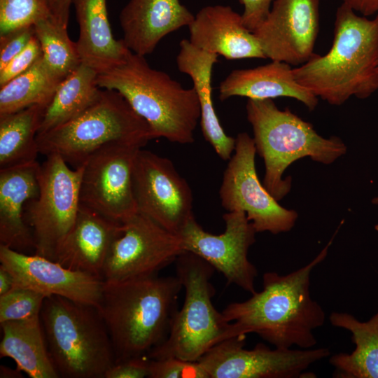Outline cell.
I'll use <instances>...</instances> for the list:
<instances>
[{"mask_svg": "<svg viewBox=\"0 0 378 378\" xmlns=\"http://www.w3.org/2000/svg\"><path fill=\"white\" fill-rule=\"evenodd\" d=\"M332 239L305 266L285 275L265 272L262 290L245 301L228 304L222 312L229 323L221 342L256 333L276 348L314 347L317 340L313 330L323 325L326 314L311 298L310 276L326 258Z\"/></svg>", "mask_w": 378, "mask_h": 378, "instance_id": "1", "label": "cell"}, {"mask_svg": "<svg viewBox=\"0 0 378 378\" xmlns=\"http://www.w3.org/2000/svg\"><path fill=\"white\" fill-rule=\"evenodd\" d=\"M293 74L300 85L331 105H342L352 96L369 97L378 90V14L368 19L342 3L329 51L314 53Z\"/></svg>", "mask_w": 378, "mask_h": 378, "instance_id": "2", "label": "cell"}, {"mask_svg": "<svg viewBox=\"0 0 378 378\" xmlns=\"http://www.w3.org/2000/svg\"><path fill=\"white\" fill-rule=\"evenodd\" d=\"M182 287L176 275L104 280L97 309L110 335L115 361L148 356L164 341Z\"/></svg>", "mask_w": 378, "mask_h": 378, "instance_id": "3", "label": "cell"}, {"mask_svg": "<svg viewBox=\"0 0 378 378\" xmlns=\"http://www.w3.org/2000/svg\"><path fill=\"white\" fill-rule=\"evenodd\" d=\"M144 57L130 50L121 62L97 74V85L119 92L147 122L155 139L192 144L201 114L194 88H184L167 73L153 69Z\"/></svg>", "mask_w": 378, "mask_h": 378, "instance_id": "4", "label": "cell"}, {"mask_svg": "<svg viewBox=\"0 0 378 378\" xmlns=\"http://www.w3.org/2000/svg\"><path fill=\"white\" fill-rule=\"evenodd\" d=\"M246 109L256 152L265 162L263 185L277 201L290 190L291 178L283 179V174L293 162L309 157L330 164L346 152L342 139L321 136L310 123L288 108L279 109L272 99H248Z\"/></svg>", "mask_w": 378, "mask_h": 378, "instance_id": "5", "label": "cell"}, {"mask_svg": "<svg viewBox=\"0 0 378 378\" xmlns=\"http://www.w3.org/2000/svg\"><path fill=\"white\" fill-rule=\"evenodd\" d=\"M40 318L59 377L104 378L115 362V355L96 307L49 296L43 302Z\"/></svg>", "mask_w": 378, "mask_h": 378, "instance_id": "6", "label": "cell"}, {"mask_svg": "<svg viewBox=\"0 0 378 378\" xmlns=\"http://www.w3.org/2000/svg\"><path fill=\"white\" fill-rule=\"evenodd\" d=\"M153 139L147 122L119 92L106 89L81 115L36 136L39 153L57 155L74 168L108 144L124 143L143 148Z\"/></svg>", "mask_w": 378, "mask_h": 378, "instance_id": "7", "label": "cell"}, {"mask_svg": "<svg viewBox=\"0 0 378 378\" xmlns=\"http://www.w3.org/2000/svg\"><path fill=\"white\" fill-rule=\"evenodd\" d=\"M175 262L176 276L185 289L184 303L175 313L167 338L148 357H173L194 362L221 342L229 323L212 303L215 289L210 280L215 269L186 251Z\"/></svg>", "mask_w": 378, "mask_h": 378, "instance_id": "8", "label": "cell"}, {"mask_svg": "<svg viewBox=\"0 0 378 378\" xmlns=\"http://www.w3.org/2000/svg\"><path fill=\"white\" fill-rule=\"evenodd\" d=\"M83 164L71 169L59 155L46 156L38 172L39 195L25 204V222L32 232L34 254L53 260L74 226L80 208Z\"/></svg>", "mask_w": 378, "mask_h": 378, "instance_id": "9", "label": "cell"}, {"mask_svg": "<svg viewBox=\"0 0 378 378\" xmlns=\"http://www.w3.org/2000/svg\"><path fill=\"white\" fill-rule=\"evenodd\" d=\"M235 139L234 153L228 160L219 191L222 206L227 211H244L256 232L277 234L290 231L298 215L281 206L260 183L253 138L241 132Z\"/></svg>", "mask_w": 378, "mask_h": 378, "instance_id": "10", "label": "cell"}, {"mask_svg": "<svg viewBox=\"0 0 378 378\" xmlns=\"http://www.w3.org/2000/svg\"><path fill=\"white\" fill-rule=\"evenodd\" d=\"M246 337L217 343L197 361L207 378H298L313 363L330 355L328 348L272 349L263 343L244 348Z\"/></svg>", "mask_w": 378, "mask_h": 378, "instance_id": "11", "label": "cell"}, {"mask_svg": "<svg viewBox=\"0 0 378 378\" xmlns=\"http://www.w3.org/2000/svg\"><path fill=\"white\" fill-rule=\"evenodd\" d=\"M142 147L108 144L85 161L80 187V204L120 223L137 213L132 188V170Z\"/></svg>", "mask_w": 378, "mask_h": 378, "instance_id": "12", "label": "cell"}, {"mask_svg": "<svg viewBox=\"0 0 378 378\" xmlns=\"http://www.w3.org/2000/svg\"><path fill=\"white\" fill-rule=\"evenodd\" d=\"M137 212L166 230L178 234L192 218V194L172 162L141 148L132 170Z\"/></svg>", "mask_w": 378, "mask_h": 378, "instance_id": "13", "label": "cell"}, {"mask_svg": "<svg viewBox=\"0 0 378 378\" xmlns=\"http://www.w3.org/2000/svg\"><path fill=\"white\" fill-rule=\"evenodd\" d=\"M183 251L178 234L137 212L122 223L106 260L102 279L117 281L157 275Z\"/></svg>", "mask_w": 378, "mask_h": 378, "instance_id": "14", "label": "cell"}, {"mask_svg": "<svg viewBox=\"0 0 378 378\" xmlns=\"http://www.w3.org/2000/svg\"><path fill=\"white\" fill-rule=\"evenodd\" d=\"M223 218L224 232L214 234L205 231L194 216L190 218L178 234L183 250L206 261L230 284L253 294L256 291L254 282L258 271L249 261L248 252L257 232L244 211H227Z\"/></svg>", "mask_w": 378, "mask_h": 378, "instance_id": "15", "label": "cell"}, {"mask_svg": "<svg viewBox=\"0 0 378 378\" xmlns=\"http://www.w3.org/2000/svg\"><path fill=\"white\" fill-rule=\"evenodd\" d=\"M319 16V0H274L253 32L266 58L299 66L315 53Z\"/></svg>", "mask_w": 378, "mask_h": 378, "instance_id": "16", "label": "cell"}, {"mask_svg": "<svg viewBox=\"0 0 378 378\" xmlns=\"http://www.w3.org/2000/svg\"><path fill=\"white\" fill-rule=\"evenodd\" d=\"M0 262L13 278L14 287L57 295L97 307L104 280L91 274L73 270L51 259L29 255L0 245Z\"/></svg>", "mask_w": 378, "mask_h": 378, "instance_id": "17", "label": "cell"}, {"mask_svg": "<svg viewBox=\"0 0 378 378\" xmlns=\"http://www.w3.org/2000/svg\"><path fill=\"white\" fill-rule=\"evenodd\" d=\"M122 227V223L80 204L75 223L57 247L52 260L102 279L108 254Z\"/></svg>", "mask_w": 378, "mask_h": 378, "instance_id": "18", "label": "cell"}, {"mask_svg": "<svg viewBox=\"0 0 378 378\" xmlns=\"http://www.w3.org/2000/svg\"><path fill=\"white\" fill-rule=\"evenodd\" d=\"M190 42L226 59H266L253 34L244 24L241 14L230 6H207L200 9L188 26Z\"/></svg>", "mask_w": 378, "mask_h": 378, "instance_id": "19", "label": "cell"}, {"mask_svg": "<svg viewBox=\"0 0 378 378\" xmlns=\"http://www.w3.org/2000/svg\"><path fill=\"white\" fill-rule=\"evenodd\" d=\"M195 15L179 0H130L120 13L123 41L145 56L169 34L189 26Z\"/></svg>", "mask_w": 378, "mask_h": 378, "instance_id": "20", "label": "cell"}, {"mask_svg": "<svg viewBox=\"0 0 378 378\" xmlns=\"http://www.w3.org/2000/svg\"><path fill=\"white\" fill-rule=\"evenodd\" d=\"M40 165L35 161L0 169V245L22 253L35 248L24 211L39 195Z\"/></svg>", "mask_w": 378, "mask_h": 378, "instance_id": "21", "label": "cell"}, {"mask_svg": "<svg viewBox=\"0 0 378 378\" xmlns=\"http://www.w3.org/2000/svg\"><path fill=\"white\" fill-rule=\"evenodd\" d=\"M234 96L259 100L287 97L302 102L310 111L318 104V97L295 80L290 65L276 60L232 71L220 83L219 99L224 101Z\"/></svg>", "mask_w": 378, "mask_h": 378, "instance_id": "22", "label": "cell"}, {"mask_svg": "<svg viewBox=\"0 0 378 378\" xmlns=\"http://www.w3.org/2000/svg\"><path fill=\"white\" fill-rule=\"evenodd\" d=\"M179 46L176 65L179 71L192 79L200 106V122L203 136L218 155L228 161L234 151L236 139L225 132L212 99V71L218 55L196 48L188 39L181 40Z\"/></svg>", "mask_w": 378, "mask_h": 378, "instance_id": "23", "label": "cell"}, {"mask_svg": "<svg viewBox=\"0 0 378 378\" xmlns=\"http://www.w3.org/2000/svg\"><path fill=\"white\" fill-rule=\"evenodd\" d=\"M79 36L76 42L81 63L97 74L121 62L130 49L111 31L106 0H72Z\"/></svg>", "mask_w": 378, "mask_h": 378, "instance_id": "24", "label": "cell"}, {"mask_svg": "<svg viewBox=\"0 0 378 378\" xmlns=\"http://www.w3.org/2000/svg\"><path fill=\"white\" fill-rule=\"evenodd\" d=\"M1 327V358H12L29 377H59L48 349L40 316L4 322Z\"/></svg>", "mask_w": 378, "mask_h": 378, "instance_id": "25", "label": "cell"}, {"mask_svg": "<svg viewBox=\"0 0 378 378\" xmlns=\"http://www.w3.org/2000/svg\"><path fill=\"white\" fill-rule=\"evenodd\" d=\"M329 320L333 326L349 330L356 345L351 354L339 353L330 358L335 368L333 377L378 378V312L367 322L344 312H332Z\"/></svg>", "mask_w": 378, "mask_h": 378, "instance_id": "26", "label": "cell"}, {"mask_svg": "<svg viewBox=\"0 0 378 378\" xmlns=\"http://www.w3.org/2000/svg\"><path fill=\"white\" fill-rule=\"evenodd\" d=\"M97 72L81 63L58 85L45 108L38 134L45 133L81 115L100 98Z\"/></svg>", "mask_w": 378, "mask_h": 378, "instance_id": "27", "label": "cell"}, {"mask_svg": "<svg viewBox=\"0 0 378 378\" xmlns=\"http://www.w3.org/2000/svg\"><path fill=\"white\" fill-rule=\"evenodd\" d=\"M45 108L36 104L0 115V169L37 161L36 136Z\"/></svg>", "mask_w": 378, "mask_h": 378, "instance_id": "28", "label": "cell"}, {"mask_svg": "<svg viewBox=\"0 0 378 378\" xmlns=\"http://www.w3.org/2000/svg\"><path fill=\"white\" fill-rule=\"evenodd\" d=\"M60 82L41 56L26 71L0 86V115L36 104L46 107Z\"/></svg>", "mask_w": 378, "mask_h": 378, "instance_id": "29", "label": "cell"}, {"mask_svg": "<svg viewBox=\"0 0 378 378\" xmlns=\"http://www.w3.org/2000/svg\"><path fill=\"white\" fill-rule=\"evenodd\" d=\"M34 27L46 65L62 81L81 64L76 42L69 38L67 27L53 18L42 20Z\"/></svg>", "mask_w": 378, "mask_h": 378, "instance_id": "30", "label": "cell"}, {"mask_svg": "<svg viewBox=\"0 0 378 378\" xmlns=\"http://www.w3.org/2000/svg\"><path fill=\"white\" fill-rule=\"evenodd\" d=\"M53 18L43 0H0V36Z\"/></svg>", "mask_w": 378, "mask_h": 378, "instance_id": "31", "label": "cell"}, {"mask_svg": "<svg viewBox=\"0 0 378 378\" xmlns=\"http://www.w3.org/2000/svg\"><path fill=\"white\" fill-rule=\"evenodd\" d=\"M46 298L31 289L13 288L0 295V323L39 317Z\"/></svg>", "mask_w": 378, "mask_h": 378, "instance_id": "32", "label": "cell"}, {"mask_svg": "<svg viewBox=\"0 0 378 378\" xmlns=\"http://www.w3.org/2000/svg\"><path fill=\"white\" fill-rule=\"evenodd\" d=\"M148 368L150 378H207L197 361L173 357L149 358Z\"/></svg>", "mask_w": 378, "mask_h": 378, "instance_id": "33", "label": "cell"}, {"mask_svg": "<svg viewBox=\"0 0 378 378\" xmlns=\"http://www.w3.org/2000/svg\"><path fill=\"white\" fill-rule=\"evenodd\" d=\"M41 56V44L34 35L24 49L0 70V86L26 71Z\"/></svg>", "mask_w": 378, "mask_h": 378, "instance_id": "34", "label": "cell"}, {"mask_svg": "<svg viewBox=\"0 0 378 378\" xmlns=\"http://www.w3.org/2000/svg\"><path fill=\"white\" fill-rule=\"evenodd\" d=\"M34 35V27L31 25L0 36V70L24 49Z\"/></svg>", "mask_w": 378, "mask_h": 378, "instance_id": "35", "label": "cell"}, {"mask_svg": "<svg viewBox=\"0 0 378 378\" xmlns=\"http://www.w3.org/2000/svg\"><path fill=\"white\" fill-rule=\"evenodd\" d=\"M148 356L130 358L115 361L106 372L104 378L149 377Z\"/></svg>", "mask_w": 378, "mask_h": 378, "instance_id": "36", "label": "cell"}, {"mask_svg": "<svg viewBox=\"0 0 378 378\" xmlns=\"http://www.w3.org/2000/svg\"><path fill=\"white\" fill-rule=\"evenodd\" d=\"M244 6V25L253 31L267 18L274 0H239Z\"/></svg>", "mask_w": 378, "mask_h": 378, "instance_id": "37", "label": "cell"}, {"mask_svg": "<svg viewBox=\"0 0 378 378\" xmlns=\"http://www.w3.org/2000/svg\"><path fill=\"white\" fill-rule=\"evenodd\" d=\"M53 19L67 27L72 0H43Z\"/></svg>", "mask_w": 378, "mask_h": 378, "instance_id": "38", "label": "cell"}, {"mask_svg": "<svg viewBox=\"0 0 378 378\" xmlns=\"http://www.w3.org/2000/svg\"><path fill=\"white\" fill-rule=\"evenodd\" d=\"M342 3L363 16H370L378 13V0H342Z\"/></svg>", "mask_w": 378, "mask_h": 378, "instance_id": "39", "label": "cell"}, {"mask_svg": "<svg viewBox=\"0 0 378 378\" xmlns=\"http://www.w3.org/2000/svg\"><path fill=\"white\" fill-rule=\"evenodd\" d=\"M13 286V276L6 268L0 265V295L10 291Z\"/></svg>", "mask_w": 378, "mask_h": 378, "instance_id": "40", "label": "cell"}, {"mask_svg": "<svg viewBox=\"0 0 378 378\" xmlns=\"http://www.w3.org/2000/svg\"><path fill=\"white\" fill-rule=\"evenodd\" d=\"M22 371L18 367L15 370L1 365L0 366V377L1 378H19L23 377Z\"/></svg>", "mask_w": 378, "mask_h": 378, "instance_id": "41", "label": "cell"}, {"mask_svg": "<svg viewBox=\"0 0 378 378\" xmlns=\"http://www.w3.org/2000/svg\"><path fill=\"white\" fill-rule=\"evenodd\" d=\"M376 229L378 230V225L376 226Z\"/></svg>", "mask_w": 378, "mask_h": 378, "instance_id": "42", "label": "cell"}]
</instances>
